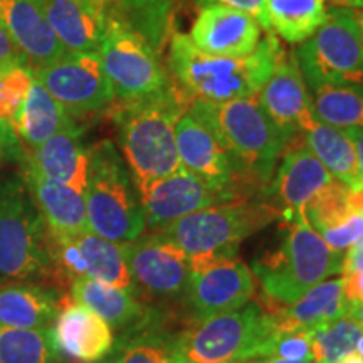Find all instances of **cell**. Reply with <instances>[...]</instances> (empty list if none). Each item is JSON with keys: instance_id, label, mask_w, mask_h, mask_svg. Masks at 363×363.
I'll return each mask as SVG.
<instances>
[{"instance_id": "obj_1", "label": "cell", "mask_w": 363, "mask_h": 363, "mask_svg": "<svg viewBox=\"0 0 363 363\" xmlns=\"http://www.w3.org/2000/svg\"><path fill=\"white\" fill-rule=\"evenodd\" d=\"M283 56L279 40L267 34L246 57H220L199 51L189 34L174 33L169 49V74L189 104L225 103L251 98L259 91Z\"/></svg>"}, {"instance_id": "obj_2", "label": "cell", "mask_w": 363, "mask_h": 363, "mask_svg": "<svg viewBox=\"0 0 363 363\" xmlns=\"http://www.w3.org/2000/svg\"><path fill=\"white\" fill-rule=\"evenodd\" d=\"M113 120L118 142L138 194L152 182L180 167L175 126L189 110V101L174 84L165 93L140 101L115 103Z\"/></svg>"}, {"instance_id": "obj_3", "label": "cell", "mask_w": 363, "mask_h": 363, "mask_svg": "<svg viewBox=\"0 0 363 363\" xmlns=\"http://www.w3.org/2000/svg\"><path fill=\"white\" fill-rule=\"evenodd\" d=\"M189 111L219 136L240 172L259 187L272 180L279 157L294 142L267 115L257 94L225 103L197 99Z\"/></svg>"}, {"instance_id": "obj_4", "label": "cell", "mask_w": 363, "mask_h": 363, "mask_svg": "<svg viewBox=\"0 0 363 363\" xmlns=\"http://www.w3.org/2000/svg\"><path fill=\"white\" fill-rule=\"evenodd\" d=\"M288 230L274 252L252 262V274L272 301L291 305L313 286L340 274L345 252L331 251L306 214L288 217Z\"/></svg>"}, {"instance_id": "obj_5", "label": "cell", "mask_w": 363, "mask_h": 363, "mask_svg": "<svg viewBox=\"0 0 363 363\" xmlns=\"http://www.w3.org/2000/svg\"><path fill=\"white\" fill-rule=\"evenodd\" d=\"M278 335L271 313L256 303L189 326L174 338L177 363H251L269 357Z\"/></svg>"}, {"instance_id": "obj_6", "label": "cell", "mask_w": 363, "mask_h": 363, "mask_svg": "<svg viewBox=\"0 0 363 363\" xmlns=\"http://www.w3.org/2000/svg\"><path fill=\"white\" fill-rule=\"evenodd\" d=\"M86 197L88 229L113 242L142 238L147 219L125 158L110 140L89 148Z\"/></svg>"}, {"instance_id": "obj_7", "label": "cell", "mask_w": 363, "mask_h": 363, "mask_svg": "<svg viewBox=\"0 0 363 363\" xmlns=\"http://www.w3.org/2000/svg\"><path fill=\"white\" fill-rule=\"evenodd\" d=\"M281 216L264 202L224 203L194 212L157 230L187 254L192 271L238 257L240 240Z\"/></svg>"}, {"instance_id": "obj_8", "label": "cell", "mask_w": 363, "mask_h": 363, "mask_svg": "<svg viewBox=\"0 0 363 363\" xmlns=\"http://www.w3.org/2000/svg\"><path fill=\"white\" fill-rule=\"evenodd\" d=\"M98 56L111 84L115 103L140 101L174 86L155 48L113 6L106 9Z\"/></svg>"}, {"instance_id": "obj_9", "label": "cell", "mask_w": 363, "mask_h": 363, "mask_svg": "<svg viewBox=\"0 0 363 363\" xmlns=\"http://www.w3.org/2000/svg\"><path fill=\"white\" fill-rule=\"evenodd\" d=\"M52 271L48 233L21 174L0 180V274L48 278Z\"/></svg>"}, {"instance_id": "obj_10", "label": "cell", "mask_w": 363, "mask_h": 363, "mask_svg": "<svg viewBox=\"0 0 363 363\" xmlns=\"http://www.w3.org/2000/svg\"><path fill=\"white\" fill-rule=\"evenodd\" d=\"M308 89L328 84H363V49L357 11L330 7L320 29L296 51Z\"/></svg>"}, {"instance_id": "obj_11", "label": "cell", "mask_w": 363, "mask_h": 363, "mask_svg": "<svg viewBox=\"0 0 363 363\" xmlns=\"http://www.w3.org/2000/svg\"><path fill=\"white\" fill-rule=\"evenodd\" d=\"M175 145L180 165L219 194L224 203L246 202L254 184L240 172L219 136L189 110L175 126Z\"/></svg>"}, {"instance_id": "obj_12", "label": "cell", "mask_w": 363, "mask_h": 363, "mask_svg": "<svg viewBox=\"0 0 363 363\" xmlns=\"http://www.w3.org/2000/svg\"><path fill=\"white\" fill-rule=\"evenodd\" d=\"M34 78L72 120L98 115L115 104V94L96 52H67L57 61L35 67Z\"/></svg>"}, {"instance_id": "obj_13", "label": "cell", "mask_w": 363, "mask_h": 363, "mask_svg": "<svg viewBox=\"0 0 363 363\" xmlns=\"http://www.w3.org/2000/svg\"><path fill=\"white\" fill-rule=\"evenodd\" d=\"M133 283L158 298L185 296L192 267L187 254L160 233L126 242Z\"/></svg>"}, {"instance_id": "obj_14", "label": "cell", "mask_w": 363, "mask_h": 363, "mask_svg": "<svg viewBox=\"0 0 363 363\" xmlns=\"http://www.w3.org/2000/svg\"><path fill=\"white\" fill-rule=\"evenodd\" d=\"M254 291L252 271L234 257L192 271L185 298L195 320L201 321L246 306Z\"/></svg>"}, {"instance_id": "obj_15", "label": "cell", "mask_w": 363, "mask_h": 363, "mask_svg": "<svg viewBox=\"0 0 363 363\" xmlns=\"http://www.w3.org/2000/svg\"><path fill=\"white\" fill-rule=\"evenodd\" d=\"M140 201L147 225L155 230L194 212L224 206L219 194L182 165L170 175L152 182L140 194Z\"/></svg>"}, {"instance_id": "obj_16", "label": "cell", "mask_w": 363, "mask_h": 363, "mask_svg": "<svg viewBox=\"0 0 363 363\" xmlns=\"http://www.w3.org/2000/svg\"><path fill=\"white\" fill-rule=\"evenodd\" d=\"M262 27L246 12L227 6H203L189 38L199 51L220 57H246L261 43Z\"/></svg>"}, {"instance_id": "obj_17", "label": "cell", "mask_w": 363, "mask_h": 363, "mask_svg": "<svg viewBox=\"0 0 363 363\" xmlns=\"http://www.w3.org/2000/svg\"><path fill=\"white\" fill-rule=\"evenodd\" d=\"M257 96L267 115L293 140L316 120L311 110L310 89L294 54L286 56L283 52Z\"/></svg>"}, {"instance_id": "obj_18", "label": "cell", "mask_w": 363, "mask_h": 363, "mask_svg": "<svg viewBox=\"0 0 363 363\" xmlns=\"http://www.w3.org/2000/svg\"><path fill=\"white\" fill-rule=\"evenodd\" d=\"M21 177L33 195L49 239L76 238L89 230L83 192L49 180L26 160L21 163Z\"/></svg>"}, {"instance_id": "obj_19", "label": "cell", "mask_w": 363, "mask_h": 363, "mask_svg": "<svg viewBox=\"0 0 363 363\" xmlns=\"http://www.w3.org/2000/svg\"><path fill=\"white\" fill-rule=\"evenodd\" d=\"M0 26L34 69L67 54L45 19L43 0H0Z\"/></svg>"}, {"instance_id": "obj_20", "label": "cell", "mask_w": 363, "mask_h": 363, "mask_svg": "<svg viewBox=\"0 0 363 363\" xmlns=\"http://www.w3.org/2000/svg\"><path fill=\"white\" fill-rule=\"evenodd\" d=\"M337 182L306 147L289 148L283 153V162L272 180V190L284 206L281 216L288 219L306 214L308 203Z\"/></svg>"}, {"instance_id": "obj_21", "label": "cell", "mask_w": 363, "mask_h": 363, "mask_svg": "<svg viewBox=\"0 0 363 363\" xmlns=\"http://www.w3.org/2000/svg\"><path fill=\"white\" fill-rule=\"evenodd\" d=\"M51 335L59 352L84 363L101 360L115 345L111 326L74 301L59 311Z\"/></svg>"}, {"instance_id": "obj_22", "label": "cell", "mask_w": 363, "mask_h": 363, "mask_svg": "<svg viewBox=\"0 0 363 363\" xmlns=\"http://www.w3.org/2000/svg\"><path fill=\"white\" fill-rule=\"evenodd\" d=\"M78 123L61 130L34 152H26V162L49 180L86 192L89 172V148L83 142Z\"/></svg>"}, {"instance_id": "obj_23", "label": "cell", "mask_w": 363, "mask_h": 363, "mask_svg": "<svg viewBox=\"0 0 363 363\" xmlns=\"http://www.w3.org/2000/svg\"><path fill=\"white\" fill-rule=\"evenodd\" d=\"M43 9L66 52L98 54L106 11L84 0H43Z\"/></svg>"}, {"instance_id": "obj_24", "label": "cell", "mask_w": 363, "mask_h": 363, "mask_svg": "<svg viewBox=\"0 0 363 363\" xmlns=\"http://www.w3.org/2000/svg\"><path fill=\"white\" fill-rule=\"evenodd\" d=\"M71 294L72 301L96 313L111 328L133 330L148 321L147 308L130 289L91 278H76L71 281Z\"/></svg>"}, {"instance_id": "obj_25", "label": "cell", "mask_w": 363, "mask_h": 363, "mask_svg": "<svg viewBox=\"0 0 363 363\" xmlns=\"http://www.w3.org/2000/svg\"><path fill=\"white\" fill-rule=\"evenodd\" d=\"M348 299L343 293V279H325L286 310L271 311L278 333L296 330H311L318 325L345 318Z\"/></svg>"}, {"instance_id": "obj_26", "label": "cell", "mask_w": 363, "mask_h": 363, "mask_svg": "<svg viewBox=\"0 0 363 363\" xmlns=\"http://www.w3.org/2000/svg\"><path fill=\"white\" fill-rule=\"evenodd\" d=\"M56 294L39 284H0V326L27 330L51 328L59 315Z\"/></svg>"}, {"instance_id": "obj_27", "label": "cell", "mask_w": 363, "mask_h": 363, "mask_svg": "<svg viewBox=\"0 0 363 363\" xmlns=\"http://www.w3.org/2000/svg\"><path fill=\"white\" fill-rule=\"evenodd\" d=\"M74 123L76 120L67 115L65 108L45 91L38 79H34L33 88L12 125L26 152H34L51 136Z\"/></svg>"}, {"instance_id": "obj_28", "label": "cell", "mask_w": 363, "mask_h": 363, "mask_svg": "<svg viewBox=\"0 0 363 363\" xmlns=\"http://www.w3.org/2000/svg\"><path fill=\"white\" fill-rule=\"evenodd\" d=\"M305 133L306 148L326 167V170L350 192L363 190L355 145L347 131L315 120Z\"/></svg>"}, {"instance_id": "obj_29", "label": "cell", "mask_w": 363, "mask_h": 363, "mask_svg": "<svg viewBox=\"0 0 363 363\" xmlns=\"http://www.w3.org/2000/svg\"><path fill=\"white\" fill-rule=\"evenodd\" d=\"M72 239L86 264V278L133 291L135 284L126 261V244L113 242L91 230Z\"/></svg>"}, {"instance_id": "obj_30", "label": "cell", "mask_w": 363, "mask_h": 363, "mask_svg": "<svg viewBox=\"0 0 363 363\" xmlns=\"http://www.w3.org/2000/svg\"><path fill=\"white\" fill-rule=\"evenodd\" d=\"M326 0H267L271 33L289 44H303L326 19Z\"/></svg>"}, {"instance_id": "obj_31", "label": "cell", "mask_w": 363, "mask_h": 363, "mask_svg": "<svg viewBox=\"0 0 363 363\" xmlns=\"http://www.w3.org/2000/svg\"><path fill=\"white\" fill-rule=\"evenodd\" d=\"M310 94L313 115L320 123L343 131L363 130V84H328Z\"/></svg>"}, {"instance_id": "obj_32", "label": "cell", "mask_w": 363, "mask_h": 363, "mask_svg": "<svg viewBox=\"0 0 363 363\" xmlns=\"http://www.w3.org/2000/svg\"><path fill=\"white\" fill-rule=\"evenodd\" d=\"M0 363H61L51 328L0 326Z\"/></svg>"}, {"instance_id": "obj_33", "label": "cell", "mask_w": 363, "mask_h": 363, "mask_svg": "<svg viewBox=\"0 0 363 363\" xmlns=\"http://www.w3.org/2000/svg\"><path fill=\"white\" fill-rule=\"evenodd\" d=\"M310 331L315 353L313 363H340L355 352L358 338L363 335V325L352 318H338Z\"/></svg>"}, {"instance_id": "obj_34", "label": "cell", "mask_w": 363, "mask_h": 363, "mask_svg": "<svg viewBox=\"0 0 363 363\" xmlns=\"http://www.w3.org/2000/svg\"><path fill=\"white\" fill-rule=\"evenodd\" d=\"M174 338L148 328L147 321L121 340L116 348L118 363H177L172 350Z\"/></svg>"}, {"instance_id": "obj_35", "label": "cell", "mask_w": 363, "mask_h": 363, "mask_svg": "<svg viewBox=\"0 0 363 363\" xmlns=\"http://www.w3.org/2000/svg\"><path fill=\"white\" fill-rule=\"evenodd\" d=\"M34 67L21 65L0 72V120L13 123L34 84Z\"/></svg>"}, {"instance_id": "obj_36", "label": "cell", "mask_w": 363, "mask_h": 363, "mask_svg": "<svg viewBox=\"0 0 363 363\" xmlns=\"http://www.w3.org/2000/svg\"><path fill=\"white\" fill-rule=\"evenodd\" d=\"M269 357L293 362H315L313 338L310 330H296L278 333L272 340Z\"/></svg>"}, {"instance_id": "obj_37", "label": "cell", "mask_w": 363, "mask_h": 363, "mask_svg": "<svg viewBox=\"0 0 363 363\" xmlns=\"http://www.w3.org/2000/svg\"><path fill=\"white\" fill-rule=\"evenodd\" d=\"M323 238L331 251L345 252L353 244L360 242L363 239V212L353 211L347 219L340 222L335 227L318 233Z\"/></svg>"}, {"instance_id": "obj_38", "label": "cell", "mask_w": 363, "mask_h": 363, "mask_svg": "<svg viewBox=\"0 0 363 363\" xmlns=\"http://www.w3.org/2000/svg\"><path fill=\"white\" fill-rule=\"evenodd\" d=\"M266 2L267 0H197V4L201 7L217 4V6H227V7L238 9L240 12H246L259 22L262 30H266L267 34H272L269 21H267V16H266Z\"/></svg>"}, {"instance_id": "obj_39", "label": "cell", "mask_w": 363, "mask_h": 363, "mask_svg": "<svg viewBox=\"0 0 363 363\" xmlns=\"http://www.w3.org/2000/svg\"><path fill=\"white\" fill-rule=\"evenodd\" d=\"M24 160L26 148L22 147L13 125L0 120V162H16L21 165Z\"/></svg>"}, {"instance_id": "obj_40", "label": "cell", "mask_w": 363, "mask_h": 363, "mask_svg": "<svg viewBox=\"0 0 363 363\" xmlns=\"http://www.w3.org/2000/svg\"><path fill=\"white\" fill-rule=\"evenodd\" d=\"M21 65H29V61L21 52V49L13 44V40L9 38L4 27L0 26V72Z\"/></svg>"}, {"instance_id": "obj_41", "label": "cell", "mask_w": 363, "mask_h": 363, "mask_svg": "<svg viewBox=\"0 0 363 363\" xmlns=\"http://www.w3.org/2000/svg\"><path fill=\"white\" fill-rule=\"evenodd\" d=\"M345 298L350 303H363V271L342 274Z\"/></svg>"}, {"instance_id": "obj_42", "label": "cell", "mask_w": 363, "mask_h": 363, "mask_svg": "<svg viewBox=\"0 0 363 363\" xmlns=\"http://www.w3.org/2000/svg\"><path fill=\"white\" fill-rule=\"evenodd\" d=\"M355 271H363V239L360 242L353 244L352 247H348L343 256L342 274H348V272Z\"/></svg>"}, {"instance_id": "obj_43", "label": "cell", "mask_w": 363, "mask_h": 363, "mask_svg": "<svg viewBox=\"0 0 363 363\" xmlns=\"http://www.w3.org/2000/svg\"><path fill=\"white\" fill-rule=\"evenodd\" d=\"M350 135L353 145H355L357 152V160H358V170H360V179L363 185V130H353L347 131Z\"/></svg>"}, {"instance_id": "obj_44", "label": "cell", "mask_w": 363, "mask_h": 363, "mask_svg": "<svg viewBox=\"0 0 363 363\" xmlns=\"http://www.w3.org/2000/svg\"><path fill=\"white\" fill-rule=\"evenodd\" d=\"M330 7H347L353 11H363V0H326Z\"/></svg>"}, {"instance_id": "obj_45", "label": "cell", "mask_w": 363, "mask_h": 363, "mask_svg": "<svg viewBox=\"0 0 363 363\" xmlns=\"http://www.w3.org/2000/svg\"><path fill=\"white\" fill-rule=\"evenodd\" d=\"M345 318H352V320L358 321V323L363 325V303H350L348 301L347 315Z\"/></svg>"}, {"instance_id": "obj_46", "label": "cell", "mask_w": 363, "mask_h": 363, "mask_svg": "<svg viewBox=\"0 0 363 363\" xmlns=\"http://www.w3.org/2000/svg\"><path fill=\"white\" fill-rule=\"evenodd\" d=\"M251 363H313V362H293V360H283V358H276V357H266V358H259V360H254Z\"/></svg>"}, {"instance_id": "obj_47", "label": "cell", "mask_w": 363, "mask_h": 363, "mask_svg": "<svg viewBox=\"0 0 363 363\" xmlns=\"http://www.w3.org/2000/svg\"><path fill=\"white\" fill-rule=\"evenodd\" d=\"M84 2H89V4H93V6H96L99 9H103V11H106L108 7L115 6L118 0H84Z\"/></svg>"}, {"instance_id": "obj_48", "label": "cell", "mask_w": 363, "mask_h": 363, "mask_svg": "<svg viewBox=\"0 0 363 363\" xmlns=\"http://www.w3.org/2000/svg\"><path fill=\"white\" fill-rule=\"evenodd\" d=\"M91 363H118V353L115 350V352L111 353V355H106L104 358H101V360L91 362Z\"/></svg>"}, {"instance_id": "obj_49", "label": "cell", "mask_w": 363, "mask_h": 363, "mask_svg": "<svg viewBox=\"0 0 363 363\" xmlns=\"http://www.w3.org/2000/svg\"><path fill=\"white\" fill-rule=\"evenodd\" d=\"M357 21H358V29H360V39H362V49H363V11L357 12Z\"/></svg>"}, {"instance_id": "obj_50", "label": "cell", "mask_w": 363, "mask_h": 363, "mask_svg": "<svg viewBox=\"0 0 363 363\" xmlns=\"http://www.w3.org/2000/svg\"><path fill=\"white\" fill-rule=\"evenodd\" d=\"M355 353H357V355H360V357L363 358V335H362L360 338H358L357 347H355Z\"/></svg>"}, {"instance_id": "obj_51", "label": "cell", "mask_w": 363, "mask_h": 363, "mask_svg": "<svg viewBox=\"0 0 363 363\" xmlns=\"http://www.w3.org/2000/svg\"><path fill=\"white\" fill-rule=\"evenodd\" d=\"M2 163H4V162H0V167H2Z\"/></svg>"}]
</instances>
